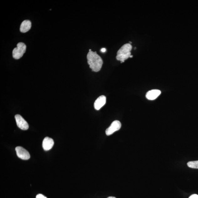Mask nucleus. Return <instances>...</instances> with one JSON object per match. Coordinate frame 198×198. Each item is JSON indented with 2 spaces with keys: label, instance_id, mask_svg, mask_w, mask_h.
I'll list each match as a JSON object with an SVG mask.
<instances>
[{
  "label": "nucleus",
  "instance_id": "5",
  "mask_svg": "<svg viewBox=\"0 0 198 198\" xmlns=\"http://www.w3.org/2000/svg\"><path fill=\"white\" fill-rule=\"evenodd\" d=\"M15 150H16L17 156L19 158L23 160H27L30 158V155L29 152L21 146H18L16 148Z\"/></svg>",
  "mask_w": 198,
  "mask_h": 198
},
{
  "label": "nucleus",
  "instance_id": "2",
  "mask_svg": "<svg viewBox=\"0 0 198 198\" xmlns=\"http://www.w3.org/2000/svg\"><path fill=\"white\" fill-rule=\"evenodd\" d=\"M132 49V46L130 44H126L122 46L118 51L116 59L118 61L123 62L126 60L130 57L131 51Z\"/></svg>",
  "mask_w": 198,
  "mask_h": 198
},
{
  "label": "nucleus",
  "instance_id": "11",
  "mask_svg": "<svg viewBox=\"0 0 198 198\" xmlns=\"http://www.w3.org/2000/svg\"><path fill=\"white\" fill-rule=\"evenodd\" d=\"M187 165L191 168L198 169V161H189Z\"/></svg>",
  "mask_w": 198,
  "mask_h": 198
},
{
  "label": "nucleus",
  "instance_id": "8",
  "mask_svg": "<svg viewBox=\"0 0 198 198\" xmlns=\"http://www.w3.org/2000/svg\"><path fill=\"white\" fill-rule=\"evenodd\" d=\"M106 102V98L105 96H102L99 97L94 102V107L95 109L96 110H99L104 106Z\"/></svg>",
  "mask_w": 198,
  "mask_h": 198
},
{
  "label": "nucleus",
  "instance_id": "15",
  "mask_svg": "<svg viewBox=\"0 0 198 198\" xmlns=\"http://www.w3.org/2000/svg\"><path fill=\"white\" fill-rule=\"evenodd\" d=\"M107 198H116L115 197H107Z\"/></svg>",
  "mask_w": 198,
  "mask_h": 198
},
{
  "label": "nucleus",
  "instance_id": "14",
  "mask_svg": "<svg viewBox=\"0 0 198 198\" xmlns=\"http://www.w3.org/2000/svg\"><path fill=\"white\" fill-rule=\"evenodd\" d=\"M101 51H102V52L104 53L105 52V51H106V50L105 48H102V49H101Z\"/></svg>",
  "mask_w": 198,
  "mask_h": 198
},
{
  "label": "nucleus",
  "instance_id": "13",
  "mask_svg": "<svg viewBox=\"0 0 198 198\" xmlns=\"http://www.w3.org/2000/svg\"><path fill=\"white\" fill-rule=\"evenodd\" d=\"M189 198H198V195L196 194H194L191 195Z\"/></svg>",
  "mask_w": 198,
  "mask_h": 198
},
{
  "label": "nucleus",
  "instance_id": "4",
  "mask_svg": "<svg viewBox=\"0 0 198 198\" xmlns=\"http://www.w3.org/2000/svg\"><path fill=\"white\" fill-rule=\"evenodd\" d=\"M121 123L118 120H115L113 122L106 130V134L107 135H110L120 130L121 128Z\"/></svg>",
  "mask_w": 198,
  "mask_h": 198
},
{
  "label": "nucleus",
  "instance_id": "6",
  "mask_svg": "<svg viewBox=\"0 0 198 198\" xmlns=\"http://www.w3.org/2000/svg\"><path fill=\"white\" fill-rule=\"evenodd\" d=\"M17 126L21 130H26L29 128V124L25 119L20 115L15 116Z\"/></svg>",
  "mask_w": 198,
  "mask_h": 198
},
{
  "label": "nucleus",
  "instance_id": "12",
  "mask_svg": "<svg viewBox=\"0 0 198 198\" xmlns=\"http://www.w3.org/2000/svg\"><path fill=\"white\" fill-rule=\"evenodd\" d=\"M36 198H47L42 194H38L36 195Z\"/></svg>",
  "mask_w": 198,
  "mask_h": 198
},
{
  "label": "nucleus",
  "instance_id": "1",
  "mask_svg": "<svg viewBox=\"0 0 198 198\" xmlns=\"http://www.w3.org/2000/svg\"><path fill=\"white\" fill-rule=\"evenodd\" d=\"M87 58L88 64L92 71L98 72L100 70L103 64V60L96 51H89Z\"/></svg>",
  "mask_w": 198,
  "mask_h": 198
},
{
  "label": "nucleus",
  "instance_id": "7",
  "mask_svg": "<svg viewBox=\"0 0 198 198\" xmlns=\"http://www.w3.org/2000/svg\"><path fill=\"white\" fill-rule=\"evenodd\" d=\"M54 145L53 140L49 137H45L43 140L42 146L44 150L48 151L52 148Z\"/></svg>",
  "mask_w": 198,
  "mask_h": 198
},
{
  "label": "nucleus",
  "instance_id": "9",
  "mask_svg": "<svg viewBox=\"0 0 198 198\" xmlns=\"http://www.w3.org/2000/svg\"><path fill=\"white\" fill-rule=\"evenodd\" d=\"M161 93L160 90L156 89L152 90L147 92L146 95V98L148 100H154L160 95Z\"/></svg>",
  "mask_w": 198,
  "mask_h": 198
},
{
  "label": "nucleus",
  "instance_id": "10",
  "mask_svg": "<svg viewBox=\"0 0 198 198\" xmlns=\"http://www.w3.org/2000/svg\"><path fill=\"white\" fill-rule=\"evenodd\" d=\"M31 22L29 20L23 21L21 23L20 27V31L22 33H26L31 29Z\"/></svg>",
  "mask_w": 198,
  "mask_h": 198
},
{
  "label": "nucleus",
  "instance_id": "3",
  "mask_svg": "<svg viewBox=\"0 0 198 198\" xmlns=\"http://www.w3.org/2000/svg\"><path fill=\"white\" fill-rule=\"evenodd\" d=\"M26 45L23 42L18 43L17 47L13 51V57L14 59L18 60L23 56L26 50Z\"/></svg>",
  "mask_w": 198,
  "mask_h": 198
}]
</instances>
